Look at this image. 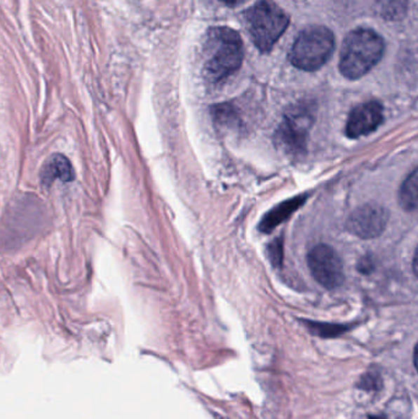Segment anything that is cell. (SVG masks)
Listing matches in <instances>:
<instances>
[{
  "label": "cell",
  "mask_w": 418,
  "mask_h": 419,
  "mask_svg": "<svg viewBox=\"0 0 418 419\" xmlns=\"http://www.w3.org/2000/svg\"><path fill=\"white\" fill-rule=\"evenodd\" d=\"M314 121V111L309 106L292 107L276 133L278 147L288 156H299L306 149L308 131Z\"/></svg>",
  "instance_id": "5"
},
{
  "label": "cell",
  "mask_w": 418,
  "mask_h": 419,
  "mask_svg": "<svg viewBox=\"0 0 418 419\" xmlns=\"http://www.w3.org/2000/svg\"><path fill=\"white\" fill-rule=\"evenodd\" d=\"M418 171L414 168L406 177L400 188V205L405 211L414 212L417 208Z\"/></svg>",
  "instance_id": "11"
},
{
  "label": "cell",
  "mask_w": 418,
  "mask_h": 419,
  "mask_svg": "<svg viewBox=\"0 0 418 419\" xmlns=\"http://www.w3.org/2000/svg\"><path fill=\"white\" fill-rule=\"evenodd\" d=\"M205 77L217 84L238 70L243 62V44L229 27H213L203 44Z\"/></svg>",
  "instance_id": "1"
},
{
  "label": "cell",
  "mask_w": 418,
  "mask_h": 419,
  "mask_svg": "<svg viewBox=\"0 0 418 419\" xmlns=\"http://www.w3.org/2000/svg\"><path fill=\"white\" fill-rule=\"evenodd\" d=\"M308 265L313 277L325 288H337L345 279L340 256L326 244L316 246L309 251Z\"/></svg>",
  "instance_id": "6"
},
{
  "label": "cell",
  "mask_w": 418,
  "mask_h": 419,
  "mask_svg": "<svg viewBox=\"0 0 418 419\" xmlns=\"http://www.w3.org/2000/svg\"><path fill=\"white\" fill-rule=\"evenodd\" d=\"M74 177H75V174H74L73 166L70 164V161L63 154H59L50 156L41 172L42 182L47 185L53 184L55 180L69 183L73 180Z\"/></svg>",
  "instance_id": "9"
},
{
  "label": "cell",
  "mask_w": 418,
  "mask_h": 419,
  "mask_svg": "<svg viewBox=\"0 0 418 419\" xmlns=\"http://www.w3.org/2000/svg\"><path fill=\"white\" fill-rule=\"evenodd\" d=\"M244 21L254 44L267 53L290 24L286 13L270 0H260L244 13Z\"/></svg>",
  "instance_id": "3"
},
{
  "label": "cell",
  "mask_w": 418,
  "mask_h": 419,
  "mask_svg": "<svg viewBox=\"0 0 418 419\" xmlns=\"http://www.w3.org/2000/svg\"><path fill=\"white\" fill-rule=\"evenodd\" d=\"M311 333H316L321 338H334L345 331V326L339 325H329V324L306 323Z\"/></svg>",
  "instance_id": "12"
},
{
  "label": "cell",
  "mask_w": 418,
  "mask_h": 419,
  "mask_svg": "<svg viewBox=\"0 0 418 419\" xmlns=\"http://www.w3.org/2000/svg\"><path fill=\"white\" fill-rule=\"evenodd\" d=\"M389 212L379 205L368 204L357 208L347 221V230L360 239L379 237L388 225Z\"/></svg>",
  "instance_id": "7"
},
{
  "label": "cell",
  "mask_w": 418,
  "mask_h": 419,
  "mask_svg": "<svg viewBox=\"0 0 418 419\" xmlns=\"http://www.w3.org/2000/svg\"><path fill=\"white\" fill-rule=\"evenodd\" d=\"M383 52V39L373 29H353L342 44L339 63L341 74L351 80L365 77L379 63Z\"/></svg>",
  "instance_id": "2"
},
{
  "label": "cell",
  "mask_w": 418,
  "mask_h": 419,
  "mask_svg": "<svg viewBox=\"0 0 418 419\" xmlns=\"http://www.w3.org/2000/svg\"><path fill=\"white\" fill-rule=\"evenodd\" d=\"M268 256L270 262L276 267L282 266L283 261V241L282 238H276L273 243H270L268 246Z\"/></svg>",
  "instance_id": "13"
},
{
  "label": "cell",
  "mask_w": 418,
  "mask_h": 419,
  "mask_svg": "<svg viewBox=\"0 0 418 419\" xmlns=\"http://www.w3.org/2000/svg\"><path fill=\"white\" fill-rule=\"evenodd\" d=\"M335 39L330 29L324 26H311L298 34L290 53L296 68L314 72L329 60L334 52Z\"/></svg>",
  "instance_id": "4"
},
{
  "label": "cell",
  "mask_w": 418,
  "mask_h": 419,
  "mask_svg": "<svg viewBox=\"0 0 418 419\" xmlns=\"http://www.w3.org/2000/svg\"><path fill=\"white\" fill-rule=\"evenodd\" d=\"M383 107L379 102L370 101L355 107L349 116L346 133L351 139L368 135L383 121Z\"/></svg>",
  "instance_id": "8"
},
{
  "label": "cell",
  "mask_w": 418,
  "mask_h": 419,
  "mask_svg": "<svg viewBox=\"0 0 418 419\" xmlns=\"http://www.w3.org/2000/svg\"><path fill=\"white\" fill-rule=\"evenodd\" d=\"M306 195H299L297 198L288 199L285 203L280 204L276 208H274L263 217V220L259 225V230L264 233H270L274 228L286 221L288 217L291 216L293 212L301 208L306 201Z\"/></svg>",
  "instance_id": "10"
},
{
  "label": "cell",
  "mask_w": 418,
  "mask_h": 419,
  "mask_svg": "<svg viewBox=\"0 0 418 419\" xmlns=\"http://www.w3.org/2000/svg\"><path fill=\"white\" fill-rule=\"evenodd\" d=\"M370 419H380V418H375V417H370Z\"/></svg>",
  "instance_id": "15"
},
{
  "label": "cell",
  "mask_w": 418,
  "mask_h": 419,
  "mask_svg": "<svg viewBox=\"0 0 418 419\" xmlns=\"http://www.w3.org/2000/svg\"><path fill=\"white\" fill-rule=\"evenodd\" d=\"M224 3H227V4H236V3H239L241 0H222Z\"/></svg>",
  "instance_id": "14"
}]
</instances>
